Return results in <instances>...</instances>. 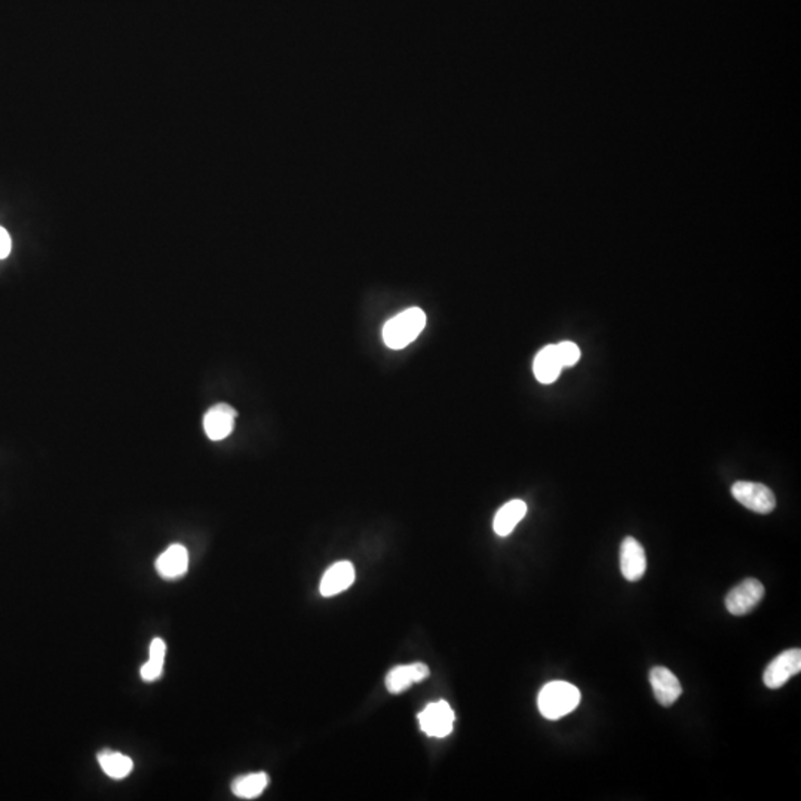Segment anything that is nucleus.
<instances>
[{"label": "nucleus", "instance_id": "1", "mask_svg": "<svg viewBox=\"0 0 801 801\" xmlns=\"http://www.w3.org/2000/svg\"><path fill=\"white\" fill-rule=\"evenodd\" d=\"M426 326V315L420 308H410L390 318L383 326L386 346L399 351L412 344Z\"/></svg>", "mask_w": 801, "mask_h": 801}, {"label": "nucleus", "instance_id": "2", "mask_svg": "<svg viewBox=\"0 0 801 801\" xmlns=\"http://www.w3.org/2000/svg\"><path fill=\"white\" fill-rule=\"evenodd\" d=\"M580 703V692L570 683H548L540 690L537 707L544 718L558 720L573 712Z\"/></svg>", "mask_w": 801, "mask_h": 801}, {"label": "nucleus", "instance_id": "3", "mask_svg": "<svg viewBox=\"0 0 801 801\" xmlns=\"http://www.w3.org/2000/svg\"><path fill=\"white\" fill-rule=\"evenodd\" d=\"M732 494L741 505L757 514H771L775 509V494L764 484L737 481L733 484Z\"/></svg>", "mask_w": 801, "mask_h": 801}, {"label": "nucleus", "instance_id": "4", "mask_svg": "<svg viewBox=\"0 0 801 801\" xmlns=\"http://www.w3.org/2000/svg\"><path fill=\"white\" fill-rule=\"evenodd\" d=\"M763 583L757 579H745L728 592L726 596V609L733 616H744L760 605L763 600Z\"/></svg>", "mask_w": 801, "mask_h": 801}, {"label": "nucleus", "instance_id": "5", "mask_svg": "<svg viewBox=\"0 0 801 801\" xmlns=\"http://www.w3.org/2000/svg\"><path fill=\"white\" fill-rule=\"evenodd\" d=\"M455 711L446 701L429 703L419 714L420 728L431 737H446L453 732Z\"/></svg>", "mask_w": 801, "mask_h": 801}, {"label": "nucleus", "instance_id": "6", "mask_svg": "<svg viewBox=\"0 0 801 801\" xmlns=\"http://www.w3.org/2000/svg\"><path fill=\"white\" fill-rule=\"evenodd\" d=\"M801 671L800 649L785 650L776 656L764 671L763 682L769 689H779L788 682L789 678L797 675Z\"/></svg>", "mask_w": 801, "mask_h": 801}, {"label": "nucleus", "instance_id": "7", "mask_svg": "<svg viewBox=\"0 0 801 801\" xmlns=\"http://www.w3.org/2000/svg\"><path fill=\"white\" fill-rule=\"evenodd\" d=\"M236 416L238 413L235 408H231L228 404H217L210 408L204 417L206 437L210 438L211 441H222L224 438H228L235 429Z\"/></svg>", "mask_w": 801, "mask_h": 801}, {"label": "nucleus", "instance_id": "8", "mask_svg": "<svg viewBox=\"0 0 801 801\" xmlns=\"http://www.w3.org/2000/svg\"><path fill=\"white\" fill-rule=\"evenodd\" d=\"M648 569L646 553L634 537H626L621 544V570L623 578L630 582H637L643 578Z\"/></svg>", "mask_w": 801, "mask_h": 801}, {"label": "nucleus", "instance_id": "9", "mask_svg": "<svg viewBox=\"0 0 801 801\" xmlns=\"http://www.w3.org/2000/svg\"><path fill=\"white\" fill-rule=\"evenodd\" d=\"M650 684L657 702L662 707H673L682 696V684L678 678L665 666H655L650 671Z\"/></svg>", "mask_w": 801, "mask_h": 801}, {"label": "nucleus", "instance_id": "10", "mask_svg": "<svg viewBox=\"0 0 801 801\" xmlns=\"http://www.w3.org/2000/svg\"><path fill=\"white\" fill-rule=\"evenodd\" d=\"M429 677L428 665L416 662V664L399 665L390 669L386 675V687L392 694H399L405 692L412 684L422 683Z\"/></svg>", "mask_w": 801, "mask_h": 801}, {"label": "nucleus", "instance_id": "11", "mask_svg": "<svg viewBox=\"0 0 801 801\" xmlns=\"http://www.w3.org/2000/svg\"><path fill=\"white\" fill-rule=\"evenodd\" d=\"M355 567L349 562H335V566H331L324 574L321 580L322 596H335L337 594L346 591L355 582Z\"/></svg>", "mask_w": 801, "mask_h": 801}, {"label": "nucleus", "instance_id": "12", "mask_svg": "<svg viewBox=\"0 0 801 801\" xmlns=\"http://www.w3.org/2000/svg\"><path fill=\"white\" fill-rule=\"evenodd\" d=\"M187 567H189V553L183 544H171L156 560V570L159 576L168 580L185 576Z\"/></svg>", "mask_w": 801, "mask_h": 801}, {"label": "nucleus", "instance_id": "13", "mask_svg": "<svg viewBox=\"0 0 801 801\" xmlns=\"http://www.w3.org/2000/svg\"><path fill=\"white\" fill-rule=\"evenodd\" d=\"M562 365L558 356L557 344H549L535 355L533 371L540 383L549 385L557 380L562 373Z\"/></svg>", "mask_w": 801, "mask_h": 801}, {"label": "nucleus", "instance_id": "14", "mask_svg": "<svg viewBox=\"0 0 801 801\" xmlns=\"http://www.w3.org/2000/svg\"><path fill=\"white\" fill-rule=\"evenodd\" d=\"M527 514V505L519 499L510 501L506 505L501 506L497 510L494 517L493 528L496 535L505 537L514 532V528L518 526L519 521Z\"/></svg>", "mask_w": 801, "mask_h": 801}, {"label": "nucleus", "instance_id": "15", "mask_svg": "<svg viewBox=\"0 0 801 801\" xmlns=\"http://www.w3.org/2000/svg\"><path fill=\"white\" fill-rule=\"evenodd\" d=\"M267 785H269V776L265 771H257V773H249V775L236 778L231 784V791L236 797L251 800V798L258 797L267 788Z\"/></svg>", "mask_w": 801, "mask_h": 801}, {"label": "nucleus", "instance_id": "16", "mask_svg": "<svg viewBox=\"0 0 801 801\" xmlns=\"http://www.w3.org/2000/svg\"><path fill=\"white\" fill-rule=\"evenodd\" d=\"M99 763L106 775L113 779H124L133 771V760L116 751L103 750L99 754Z\"/></svg>", "mask_w": 801, "mask_h": 801}, {"label": "nucleus", "instance_id": "17", "mask_svg": "<svg viewBox=\"0 0 801 801\" xmlns=\"http://www.w3.org/2000/svg\"><path fill=\"white\" fill-rule=\"evenodd\" d=\"M557 352L560 361H562V369L573 367L580 360V349L573 342H562L557 344Z\"/></svg>", "mask_w": 801, "mask_h": 801}, {"label": "nucleus", "instance_id": "18", "mask_svg": "<svg viewBox=\"0 0 801 801\" xmlns=\"http://www.w3.org/2000/svg\"><path fill=\"white\" fill-rule=\"evenodd\" d=\"M163 673V664H159V662H153V660H147L146 664L143 665L142 671V678L144 682L152 683L156 682Z\"/></svg>", "mask_w": 801, "mask_h": 801}, {"label": "nucleus", "instance_id": "19", "mask_svg": "<svg viewBox=\"0 0 801 801\" xmlns=\"http://www.w3.org/2000/svg\"><path fill=\"white\" fill-rule=\"evenodd\" d=\"M149 653H151V657L149 660H153V662H159V664H163L165 662V653H167V646L163 643L162 639H154L152 641L151 649H149Z\"/></svg>", "mask_w": 801, "mask_h": 801}, {"label": "nucleus", "instance_id": "20", "mask_svg": "<svg viewBox=\"0 0 801 801\" xmlns=\"http://www.w3.org/2000/svg\"><path fill=\"white\" fill-rule=\"evenodd\" d=\"M11 248H13L11 236L4 228H0V260L8 257Z\"/></svg>", "mask_w": 801, "mask_h": 801}]
</instances>
